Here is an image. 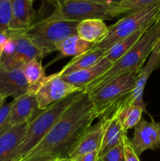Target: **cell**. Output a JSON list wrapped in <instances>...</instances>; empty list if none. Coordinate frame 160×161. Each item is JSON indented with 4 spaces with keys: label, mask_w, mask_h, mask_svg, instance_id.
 <instances>
[{
    "label": "cell",
    "mask_w": 160,
    "mask_h": 161,
    "mask_svg": "<svg viewBox=\"0 0 160 161\" xmlns=\"http://www.w3.org/2000/svg\"><path fill=\"white\" fill-rule=\"evenodd\" d=\"M96 118L90 97L84 92L64 112L43 139L20 161L67 158L74 144Z\"/></svg>",
    "instance_id": "1"
},
{
    "label": "cell",
    "mask_w": 160,
    "mask_h": 161,
    "mask_svg": "<svg viewBox=\"0 0 160 161\" xmlns=\"http://www.w3.org/2000/svg\"><path fill=\"white\" fill-rule=\"evenodd\" d=\"M158 40L155 23L144 32L138 42L123 57L112 64L109 70L85 88V92L92 93L108 83L113 79L133 72H140L146 59L152 53Z\"/></svg>",
    "instance_id": "2"
},
{
    "label": "cell",
    "mask_w": 160,
    "mask_h": 161,
    "mask_svg": "<svg viewBox=\"0 0 160 161\" xmlns=\"http://www.w3.org/2000/svg\"><path fill=\"white\" fill-rule=\"evenodd\" d=\"M85 91L72 94L52 104L44 110L39 111L28 122V130L23 142L16 151L14 161H20L35 146H37L61 117L64 112L79 98Z\"/></svg>",
    "instance_id": "3"
},
{
    "label": "cell",
    "mask_w": 160,
    "mask_h": 161,
    "mask_svg": "<svg viewBox=\"0 0 160 161\" xmlns=\"http://www.w3.org/2000/svg\"><path fill=\"white\" fill-rule=\"evenodd\" d=\"M78 21L64 20H50L47 17L35 21L24 31V35L45 57L56 51V47L66 38L77 35Z\"/></svg>",
    "instance_id": "4"
},
{
    "label": "cell",
    "mask_w": 160,
    "mask_h": 161,
    "mask_svg": "<svg viewBox=\"0 0 160 161\" xmlns=\"http://www.w3.org/2000/svg\"><path fill=\"white\" fill-rule=\"evenodd\" d=\"M53 6V13L48 17L50 20L81 21L87 19L110 20L121 16L116 3H98L73 0H47Z\"/></svg>",
    "instance_id": "5"
},
{
    "label": "cell",
    "mask_w": 160,
    "mask_h": 161,
    "mask_svg": "<svg viewBox=\"0 0 160 161\" xmlns=\"http://www.w3.org/2000/svg\"><path fill=\"white\" fill-rule=\"evenodd\" d=\"M139 72H133L113 79L89 94L97 118L105 119L115 113L118 105L133 91Z\"/></svg>",
    "instance_id": "6"
},
{
    "label": "cell",
    "mask_w": 160,
    "mask_h": 161,
    "mask_svg": "<svg viewBox=\"0 0 160 161\" xmlns=\"http://www.w3.org/2000/svg\"><path fill=\"white\" fill-rule=\"evenodd\" d=\"M160 13V2L149 7L126 14L114 25L108 27L105 39L98 43L93 44L90 49L109 50L122 39L141 30H147L156 20Z\"/></svg>",
    "instance_id": "7"
},
{
    "label": "cell",
    "mask_w": 160,
    "mask_h": 161,
    "mask_svg": "<svg viewBox=\"0 0 160 161\" xmlns=\"http://www.w3.org/2000/svg\"><path fill=\"white\" fill-rule=\"evenodd\" d=\"M29 91H32L35 94L39 109L44 110L58 101L84 91L67 83L57 73H54L44 77L35 87Z\"/></svg>",
    "instance_id": "8"
},
{
    "label": "cell",
    "mask_w": 160,
    "mask_h": 161,
    "mask_svg": "<svg viewBox=\"0 0 160 161\" xmlns=\"http://www.w3.org/2000/svg\"><path fill=\"white\" fill-rule=\"evenodd\" d=\"M8 36L11 37L15 43V50L12 56L0 62V67L4 69H22L25 64L34 58H44L42 52L21 32L8 31Z\"/></svg>",
    "instance_id": "9"
},
{
    "label": "cell",
    "mask_w": 160,
    "mask_h": 161,
    "mask_svg": "<svg viewBox=\"0 0 160 161\" xmlns=\"http://www.w3.org/2000/svg\"><path fill=\"white\" fill-rule=\"evenodd\" d=\"M130 141L138 157L146 150L158 149L160 147V122H156L153 118L148 122L142 118L134 127L133 136Z\"/></svg>",
    "instance_id": "10"
},
{
    "label": "cell",
    "mask_w": 160,
    "mask_h": 161,
    "mask_svg": "<svg viewBox=\"0 0 160 161\" xmlns=\"http://www.w3.org/2000/svg\"><path fill=\"white\" fill-rule=\"evenodd\" d=\"M30 91V86L22 69H4L0 67V96L4 99H13Z\"/></svg>",
    "instance_id": "11"
},
{
    "label": "cell",
    "mask_w": 160,
    "mask_h": 161,
    "mask_svg": "<svg viewBox=\"0 0 160 161\" xmlns=\"http://www.w3.org/2000/svg\"><path fill=\"white\" fill-rule=\"evenodd\" d=\"M39 111L41 110L38 108L35 94L32 91H28L12 101L9 118V124L13 127L24 122H28Z\"/></svg>",
    "instance_id": "12"
},
{
    "label": "cell",
    "mask_w": 160,
    "mask_h": 161,
    "mask_svg": "<svg viewBox=\"0 0 160 161\" xmlns=\"http://www.w3.org/2000/svg\"><path fill=\"white\" fill-rule=\"evenodd\" d=\"M103 134V121L100 120L95 125H91L82 134L76 142L71 149L67 159H74L85 154L98 151Z\"/></svg>",
    "instance_id": "13"
},
{
    "label": "cell",
    "mask_w": 160,
    "mask_h": 161,
    "mask_svg": "<svg viewBox=\"0 0 160 161\" xmlns=\"http://www.w3.org/2000/svg\"><path fill=\"white\" fill-rule=\"evenodd\" d=\"M36 20V12L31 0H11L9 31L20 32L28 29Z\"/></svg>",
    "instance_id": "14"
},
{
    "label": "cell",
    "mask_w": 160,
    "mask_h": 161,
    "mask_svg": "<svg viewBox=\"0 0 160 161\" xmlns=\"http://www.w3.org/2000/svg\"><path fill=\"white\" fill-rule=\"evenodd\" d=\"M100 120L103 121V134L98 150L99 157L104 156L115 146L122 144L124 135H127L124 131L116 113H113L110 117Z\"/></svg>",
    "instance_id": "15"
},
{
    "label": "cell",
    "mask_w": 160,
    "mask_h": 161,
    "mask_svg": "<svg viewBox=\"0 0 160 161\" xmlns=\"http://www.w3.org/2000/svg\"><path fill=\"white\" fill-rule=\"evenodd\" d=\"M112 64V63L104 57L97 64L91 67L61 77L67 83L75 85L84 91L88 85L108 72Z\"/></svg>",
    "instance_id": "16"
},
{
    "label": "cell",
    "mask_w": 160,
    "mask_h": 161,
    "mask_svg": "<svg viewBox=\"0 0 160 161\" xmlns=\"http://www.w3.org/2000/svg\"><path fill=\"white\" fill-rule=\"evenodd\" d=\"M145 108L146 104L144 102H136L128 95L118 105L114 113H116L124 131L127 133L129 130L134 128L142 119Z\"/></svg>",
    "instance_id": "17"
},
{
    "label": "cell",
    "mask_w": 160,
    "mask_h": 161,
    "mask_svg": "<svg viewBox=\"0 0 160 161\" xmlns=\"http://www.w3.org/2000/svg\"><path fill=\"white\" fill-rule=\"evenodd\" d=\"M28 122L13 127L0 137V161H14L16 151L26 135Z\"/></svg>",
    "instance_id": "18"
},
{
    "label": "cell",
    "mask_w": 160,
    "mask_h": 161,
    "mask_svg": "<svg viewBox=\"0 0 160 161\" xmlns=\"http://www.w3.org/2000/svg\"><path fill=\"white\" fill-rule=\"evenodd\" d=\"M158 67H160V41L157 40L156 44L154 47L152 53L149 55V59L147 64L143 66V68L138 73L134 89L129 94V96L134 102H144L143 94H144L146 83L152 72L155 69H158Z\"/></svg>",
    "instance_id": "19"
},
{
    "label": "cell",
    "mask_w": 160,
    "mask_h": 161,
    "mask_svg": "<svg viewBox=\"0 0 160 161\" xmlns=\"http://www.w3.org/2000/svg\"><path fill=\"white\" fill-rule=\"evenodd\" d=\"M76 31L78 37L82 39L96 44L105 39L108 33V27L104 20L87 19L78 22Z\"/></svg>",
    "instance_id": "20"
},
{
    "label": "cell",
    "mask_w": 160,
    "mask_h": 161,
    "mask_svg": "<svg viewBox=\"0 0 160 161\" xmlns=\"http://www.w3.org/2000/svg\"><path fill=\"white\" fill-rule=\"evenodd\" d=\"M105 50L100 49H89L86 53L78 56L73 57L72 60L61 69L56 72L59 76L68 75L77 71L83 70L97 64L104 57Z\"/></svg>",
    "instance_id": "21"
},
{
    "label": "cell",
    "mask_w": 160,
    "mask_h": 161,
    "mask_svg": "<svg viewBox=\"0 0 160 161\" xmlns=\"http://www.w3.org/2000/svg\"><path fill=\"white\" fill-rule=\"evenodd\" d=\"M146 31L147 30L136 31L134 34L118 42L105 52L104 58L114 64L116 61L123 57L130 49L133 48V46L138 42V40L141 39V36L144 34Z\"/></svg>",
    "instance_id": "22"
},
{
    "label": "cell",
    "mask_w": 160,
    "mask_h": 161,
    "mask_svg": "<svg viewBox=\"0 0 160 161\" xmlns=\"http://www.w3.org/2000/svg\"><path fill=\"white\" fill-rule=\"evenodd\" d=\"M92 45L78 37V35H73L60 42L56 47V51L64 57H76L88 51Z\"/></svg>",
    "instance_id": "23"
},
{
    "label": "cell",
    "mask_w": 160,
    "mask_h": 161,
    "mask_svg": "<svg viewBox=\"0 0 160 161\" xmlns=\"http://www.w3.org/2000/svg\"><path fill=\"white\" fill-rule=\"evenodd\" d=\"M24 75L30 86V90L35 87L45 76V69L38 58L28 61L22 68Z\"/></svg>",
    "instance_id": "24"
},
{
    "label": "cell",
    "mask_w": 160,
    "mask_h": 161,
    "mask_svg": "<svg viewBox=\"0 0 160 161\" xmlns=\"http://www.w3.org/2000/svg\"><path fill=\"white\" fill-rule=\"evenodd\" d=\"M159 2L160 0H119L116 3V6L121 15H126L134 11L153 6Z\"/></svg>",
    "instance_id": "25"
},
{
    "label": "cell",
    "mask_w": 160,
    "mask_h": 161,
    "mask_svg": "<svg viewBox=\"0 0 160 161\" xmlns=\"http://www.w3.org/2000/svg\"><path fill=\"white\" fill-rule=\"evenodd\" d=\"M11 20V0H0V36L9 31Z\"/></svg>",
    "instance_id": "26"
},
{
    "label": "cell",
    "mask_w": 160,
    "mask_h": 161,
    "mask_svg": "<svg viewBox=\"0 0 160 161\" xmlns=\"http://www.w3.org/2000/svg\"><path fill=\"white\" fill-rule=\"evenodd\" d=\"M11 106L12 102H6L0 108V137L13 128L9 123Z\"/></svg>",
    "instance_id": "27"
},
{
    "label": "cell",
    "mask_w": 160,
    "mask_h": 161,
    "mask_svg": "<svg viewBox=\"0 0 160 161\" xmlns=\"http://www.w3.org/2000/svg\"><path fill=\"white\" fill-rule=\"evenodd\" d=\"M99 161H125L122 142L108 151L104 156L99 157Z\"/></svg>",
    "instance_id": "28"
},
{
    "label": "cell",
    "mask_w": 160,
    "mask_h": 161,
    "mask_svg": "<svg viewBox=\"0 0 160 161\" xmlns=\"http://www.w3.org/2000/svg\"><path fill=\"white\" fill-rule=\"evenodd\" d=\"M122 145H123L124 153H125V161H141L140 157H138L137 154L135 152L131 141L128 138L127 135H124L122 138Z\"/></svg>",
    "instance_id": "29"
},
{
    "label": "cell",
    "mask_w": 160,
    "mask_h": 161,
    "mask_svg": "<svg viewBox=\"0 0 160 161\" xmlns=\"http://www.w3.org/2000/svg\"><path fill=\"white\" fill-rule=\"evenodd\" d=\"M69 161H99L98 151L85 154L74 159H68Z\"/></svg>",
    "instance_id": "30"
},
{
    "label": "cell",
    "mask_w": 160,
    "mask_h": 161,
    "mask_svg": "<svg viewBox=\"0 0 160 161\" xmlns=\"http://www.w3.org/2000/svg\"><path fill=\"white\" fill-rule=\"evenodd\" d=\"M73 1H83V2H90V3H115V2L119 1V0H73Z\"/></svg>",
    "instance_id": "31"
},
{
    "label": "cell",
    "mask_w": 160,
    "mask_h": 161,
    "mask_svg": "<svg viewBox=\"0 0 160 161\" xmlns=\"http://www.w3.org/2000/svg\"><path fill=\"white\" fill-rule=\"evenodd\" d=\"M3 53V44L0 43V61H1Z\"/></svg>",
    "instance_id": "32"
},
{
    "label": "cell",
    "mask_w": 160,
    "mask_h": 161,
    "mask_svg": "<svg viewBox=\"0 0 160 161\" xmlns=\"http://www.w3.org/2000/svg\"><path fill=\"white\" fill-rule=\"evenodd\" d=\"M51 161H69L68 159L67 158H58V159H53Z\"/></svg>",
    "instance_id": "33"
},
{
    "label": "cell",
    "mask_w": 160,
    "mask_h": 161,
    "mask_svg": "<svg viewBox=\"0 0 160 161\" xmlns=\"http://www.w3.org/2000/svg\"><path fill=\"white\" fill-rule=\"evenodd\" d=\"M6 99H4V98H3V97H2L1 96H0V108H1L2 105H3V104H4L5 102H6Z\"/></svg>",
    "instance_id": "34"
},
{
    "label": "cell",
    "mask_w": 160,
    "mask_h": 161,
    "mask_svg": "<svg viewBox=\"0 0 160 161\" xmlns=\"http://www.w3.org/2000/svg\"><path fill=\"white\" fill-rule=\"evenodd\" d=\"M31 1H32L33 3H34V2H35V1H36V0H31Z\"/></svg>",
    "instance_id": "35"
},
{
    "label": "cell",
    "mask_w": 160,
    "mask_h": 161,
    "mask_svg": "<svg viewBox=\"0 0 160 161\" xmlns=\"http://www.w3.org/2000/svg\"><path fill=\"white\" fill-rule=\"evenodd\" d=\"M44 161H51V160H44Z\"/></svg>",
    "instance_id": "36"
}]
</instances>
